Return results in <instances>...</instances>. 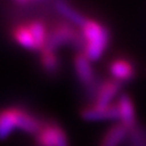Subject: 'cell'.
<instances>
[{
	"label": "cell",
	"instance_id": "6da1fadb",
	"mask_svg": "<svg viewBox=\"0 0 146 146\" xmlns=\"http://www.w3.org/2000/svg\"><path fill=\"white\" fill-rule=\"evenodd\" d=\"M83 36V52L91 61H96L106 51L110 43V32L107 27L94 18H86L80 27Z\"/></svg>",
	"mask_w": 146,
	"mask_h": 146
},
{
	"label": "cell",
	"instance_id": "7a4b0ae2",
	"mask_svg": "<svg viewBox=\"0 0 146 146\" xmlns=\"http://www.w3.org/2000/svg\"><path fill=\"white\" fill-rule=\"evenodd\" d=\"M71 45L83 51V36L78 27L66 20H58L49 28V38L46 46L58 50L61 46Z\"/></svg>",
	"mask_w": 146,
	"mask_h": 146
},
{
	"label": "cell",
	"instance_id": "3957f363",
	"mask_svg": "<svg viewBox=\"0 0 146 146\" xmlns=\"http://www.w3.org/2000/svg\"><path fill=\"white\" fill-rule=\"evenodd\" d=\"M91 62L93 61L83 51H79L78 54H76L74 60H73L76 74L78 77L82 85L86 90H89L90 98L93 96V94L95 93V90H96L98 85L100 83L96 79V74H95V71H94V67L91 65Z\"/></svg>",
	"mask_w": 146,
	"mask_h": 146
},
{
	"label": "cell",
	"instance_id": "277c9868",
	"mask_svg": "<svg viewBox=\"0 0 146 146\" xmlns=\"http://www.w3.org/2000/svg\"><path fill=\"white\" fill-rule=\"evenodd\" d=\"M122 83L117 82L113 78H107L100 82L95 93L91 96L90 105L95 106H108L117 101L118 96L121 95Z\"/></svg>",
	"mask_w": 146,
	"mask_h": 146
},
{
	"label": "cell",
	"instance_id": "5b68a950",
	"mask_svg": "<svg viewBox=\"0 0 146 146\" xmlns=\"http://www.w3.org/2000/svg\"><path fill=\"white\" fill-rule=\"evenodd\" d=\"M108 71L111 74V78L116 79L119 83H125V82L131 80L135 77V67L129 60L123 57L115 58L110 62Z\"/></svg>",
	"mask_w": 146,
	"mask_h": 146
},
{
	"label": "cell",
	"instance_id": "8992f818",
	"mask_svg": "<svg viewBox=\"0 0 146 146\" xmlns=\"http://www.w3.org/2000/svg\"><path fill=\"white\" fill-rule=\"evenodd\" d=\"M117 106H118V111H119V121L118 122L123 123V124H125L129 128H133L138 124L135 107L129 95L121 94L117 99Z\"/></svg>",
	"mask_w": 146,
	"mask_h": 146
},
{
	"label": "cell",
	"instance_id": "52a82bcc",
	"mask_svg": "<svg viewBox=\"0 0 146 146\" xmlns=\"http://www.w3.org/2000/svg\"><path fill=\"white\" fill-rule=\"evenodd\" d=\"M11 36L22 48L32 50V51H38V45L35 43V39L33 34H32L27 22H25V23H17L16 26H13L11 29Z\"/></svg>",
	"mask_w": 146,
	"mask_h": 146
},
{
	"label": "cell",
	"instance_id": "ba28073f",
	"mask_svg": "<svg viewBox=\"0 0 146 146\" xmlns=\"http://www.w3.org/2000/svg\"><path fill=\"white\" fill-rule=\"evenodd\" d=\"M55 10L58 12V15L61 16L62 20H66L71 22L77 27L83 26L85 20L88 17H85L80 11H78L74 6H72L70 3H67L66 0H56L55 1Z\"/></svg>",
	"mask_w": 146,
	"mask_h": 146
},
{
	"label": "cell",
	"instance_id": "9c48e42d",
	"mask_svg": "<svg viewBox=\"0 0 146 146\" xmlns=\"http://www.w3.org/2000/svg\"><path fill=\"white\" fill-rule=\"evenodd\" d=\"M39 56L40 66L45 71V73L50 76L56 74L58 68H60V60H58L57 56V50L50 46H45L43 50L39 51Z\"/></svg>",
	"mask_w": 146,
	"mask_h": 146
},
{
	"label": "cell",
	"instance_id": "30bf717a",
	"mask_svg": "<svg viewBox=\"0 0 146 146\" xmlns=\"http://www.w3.org/2000/svg\"><path fill=\"white\" fill-rule=\"evenodd\" d=\"M27 25H28L32 34L34 36L36 45H38V51L43 50L48 44L49 27L42 20H31L27 22Z\"/></svg>",
	"mask_w": 146,
	"mask_h": 146
},
{
	"label": "cell",
	"instance_id": "8fae6325",
	"mask_svg": "<svg viewBox=\"0 0 146 146\" xmlns=\"http://www.w3.org/2000/svg\"><path fill=\"white\" fill-rule=\"evenodd\" d=\"M121 146H146V130L136 124L130 129L128 138Z\"/></svg>",
	"mask_w": 146,
	"mask_h": 146
},
{
	"label": "cell",
	"instance_id": "7c38bea8",
	"mask_svg": "<svg viewBox=\"0 0 146 146\" xmlns=\"http://www.w3.org/2000/svg\"><path fill=\"white\" fill-rule=\"evenodd\" d=\"M17 4H20V5H25V4H28L31 1H33V0H15Z\"/></svg>",
	"mask_w": 146,
	"mask_h": 146
}]
</instances>
